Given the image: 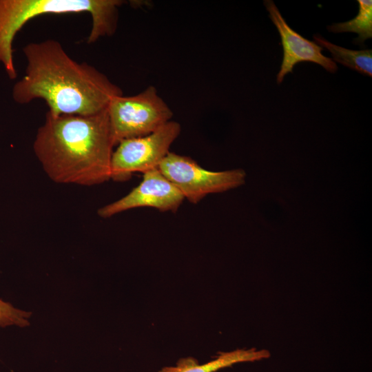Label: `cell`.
<instances>
[{"label":"cell","mask_w":372,"mask_h":372,"mask_svg":"<svg viewBox=\"0 0 372 372\" xmlns=\"http://www.w3.org/2000/svg\"><path fill=\"white\" fill-rule=\"evenodd\" d=\"M30 312L24 311L14 307L11 304L0 299V327L16 325L25 327L29 325L28 319Z\"/></svg>","instance_id":"7c38bea8"},{"label":"cell","mask_w":372,"mask_h":372,"mask_svg":"<svg viewBox=\"0 0 372 372\" xmlns=\"http://www.w3.org/2000/svg\"><path fill=\"white\" fill-rule=\"evenodd\" d=\"M158 169L189 203L197 204L207 195L242 185L246 173L242 169L214 172L202 167L191 157L169 152Z\"/></svg>","instance_id":"8992f818"},{"label":"cell","mask_w":372,"mask_h":372,"mask_svg":"<svg viewBox=\"0 0 372 372\" xmlns=\"http://www.w3.org/2000/svg\"><path fill=\"white\" fill-rule=\"evenodd\" d=\"M107 111L115 146L123 140L147 135L173 117L153 85L134 96L114 97Z\"/></svg>","instance_id":"277c9868"},{"label":"cell","mask_w":372,"mask_h":372,"mask_svg":"<svg viewBox=\"0 0 372 372\" xmlns=\"http://www.w3.org/2000/svg\"><path fill=\"white\" fill-rule=\"evenodd\" d=\"M270 355V352L266 349H240L220 352L214 359L202 364L194 358H182L175 366L163 367L158 372H216L236 364L267 359Z\"/></svg>","instance_id":"9c48e42d"},{"label":"cell","mask_w":372,"mask_h":372,"mask_svg":"<svg viewBox=\"0 0 372 372\" xmlns=\"http://www.w3.org/2000/svg\"><path fill=\"white\" fill-rule=\"evenodd\" d=\"M359 11L357 16L343 23L329 25L327 29L333 32H355L358 37L355 43L363 44L364 41L372 37V1L358 0Z\"/></svg>","instance_id":"8fae6325"},{"label":"cell","mask_w":372,"mask_h":372,"mask_svg":"<svg viewBox=\"0 0 372 372\" xmlns=\"http://www.w3.org/2000/svg\"><path fill=\"white\" fill-rule=\"evenodd\" d=\"M121 0H0V63L10 79L17 77L12 43L30 19L48 14L88 13L92 28L87 43L112 36L117 28Z\"/></svg>","instance_id":"3957f363"},{"label":"cell","mask_w":372,"mask_h":372,"mask_svg":"<svg viewBox=\"0 0 372 372\" xmlns=\"http://www.w3.org/2000/svg\"><path fill=\"white\" fill-rule=\"evenodd\" d=\"M114 146L107 109L86 116L47 112L33 143L34 152L52 180L83 186L110 179Z\"/></svg>","instance_id":"7a4b0ae2"},{"label":"cell","mask_w":372,"mask_h":372,"mask_svg":"<svg viewBox=\"0 0 372 372\" xmlns=\"http://www.w3.org/2000/svg\"><path fill=\"white\" fill-rule=\"evenodd\" d=\"M23 52L25 74L12 89L19 104L42 99L53 115L86 116L106 110L114 97L123 94L96 68L72 59L56 40L30 43Z\"/></svg>","instance_id":"6da1fadb"},{"label":"cell","mask_w":372,"mask_h":372,"mask_svg":"<svg viewBox=\"0 0 372 372\" xmlns=\"http://www.w3.org/2000/svg\"><path fill=\"white\" fill-rule=\"evenodd\" d=\"M142 181L127 195L98 209L103 218L134 208L151 207L176 212L185 200L183 194L158 169L143 174Z\"/></svg>","instance_id":"52a82bcc"},{"label":"cell","mask_w":372,"mask_h":372,"mask_svg":"<svg viewBox=\"0 0 372 372\" xmlns=\"http://www.w3.org/2000/svg\"><path fill=\"white\" fill-rule=\"evenodd\" d=\"M315 43L321 48H325L332 54L333 60L362 74L372 76V50H349L336 45L320 35H314Z\"/></svg>","instance_id":"30bf717a"},{"label":"cell","mask_w":372,"mask_h":372,"mask_svg":"<svg viewBox=\"0 0 372 372\" xmlns=\"http://www.w3.org/2000/svg\"><path fill=\"white\" fill-rule=\"evenodd\" d=\"M264 4L280 34L283 48V60L277 75L278 83L282 81L287 73L293 72L295 65L302 61L319 64L330 72L337 71L335 63L322 54V48L304 38L289 26L273 1L266 0Z\"/></svg>","instance_id":"ba28073f"},{"label":"cell","mask_w":372,"mask_h":372,"mask_svg":"<svg viewBox=\"0 0 372 372\" xmlns=\"http://www.w3.org/2000/svg\"><path fill=\"white\" fill-rule=\"evenodd\" d=\"M180 132V124L170 121L147 135L121 141L112 155L110 179L125 181L134 173L158 169Z\"/></svg>","instance_id":"5b68a950"}]
</instances>
